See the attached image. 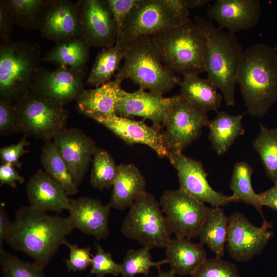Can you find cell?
<instances>
[{
	"label": "cell",
	"mask_w": 277,
	"mask_h": 277,
	"mask_svg": "<svg viewBox=\"0 0 277 277\" xmlns=\"http://www.w3.org/2000/svg\"><path fill=\"white\" fill-rule=\"evenodd\" d=\"M165 248L170 270L181 276L191 275L207 258L203 245L188 238L175 236Z\"/></svg>",
	"instance_id": "cell-23"
},
{
	"label": "cell",
	"mask_w": 277,
	"mask_h": 277,
	"mask_svg": "<svg viewBox=\"0 0 277 277\" xmlns=\"http://www.w3.org/2000/svg\"><path fill=\"white\" fill-rule=\"evenodd\" d=\"M168 159L177 171L179 189L199 201L209 203L212 207H222L231 202H236L232 195H225L212 188L201 162L188 157L183 152H170Z\"/></svg>",
	"instance_id": "cell-13"
},
{
	"label": "cell",
	"mask_w": 277,
	"mask_h": 277,
	"mask_svg": "<svg viewBox=\"0 0 277 277\" xmlns=\"http://www.w3.org/2000/svg\"><path fill=\"white\" fill-rule=\"evenodd\" d=\"M159 274L156 277H175V274L171 270L162 271L160 268H157Z\"/></svg>",
	"instance_id": "cell-49"
},
{
	"label": "cell",
	"mask_w": 277,
	"mask_h": 277,
	"mask_svg": "<svg viewBox=\"0 0 277 277\" xmlns=\"http://www.w3.org/2000/svg\"><path fill=\"white\" fill-rule=\"evenodd\" d=\"M153 41L166 67L183 76L206 72V39L195 22L153 35Z\"/></svg>",
	"instance_id": "cell-5"
},
{
	"label": "cell",
	"mask_w": 277,
	"mask_h": 277,
	"mask_svg": "<svg viewBox=\"0 0 277 277\" xmlns=\"http://www.w3.org/2000/svg\"><path fill=\"white\" fill-rule=\"evenodd\" d=\"M160 204L175 236L190 239L199 236L212 208L179 188L164 191Z\"/></svg>",
	"instance_id": "cell-10"
},
{
	"label": "cell",
	"mask_w": 277,
	"mask_h": 277,
	"mask_svg": "<svg viewBox=\"0 0 277 277\" xmlns=\"http://www.w3.org/2000/svg\"><path fill=\"white\" fill-rule=\"evenodd\" d=\"M209 121L207 113L189 103L180 94L162 125L163 138L169 152H183L200 136L202 129L207 127Z\"/></svg>",
	"instance_id": "cell-11"
},
{
	"label": "cell",
	"mask_w": 277,
	"mask_h": 277,
	"mask_svg": "<svg viewBox=\"0 0 277 277\" xmlns=\"http://www.w3.org/2000/svg\"><path fill=\"white\" fill-rule=\"evenodd\" d=\"M26 190L29 206L42 212L68 210L70 198L63 188L42 169L28 180Z\"/></svg>",
	"instance_id": "cell-22"
},
{
	"label": "cell",
	"mask_w": 277,
	"mask_h": 277,
	"mask_svg": "<svg viewBox=\"0 0 277 277\" xmlns=\"http://www.w3.org/2000/svg\"><path fill=\"white\" fill-rule=\"evenodd\" d=\"M63 244L70 250L69 258L65 260L69 271H85L91 266L93 255L90 253L89 247L80 248L77 245L70 243L66 239L63 241Z\"/></svg>",
	"instance_id": "cell-40"
},
{
	"label": "cell",
	"mask_w": 277,
	"mask_h": 277,
	"mask_svg": "<svg viewBox=\"0 0 277 277\" xmlns=\"http://www.w3.org/2000/svg\"><path fill=\"white\" fill-rule=\"evenodd\" d=\"M146 180L138 168L133 164H121L112 186L109 204L111 207L125 210L146 191Z\"/></svg>",
	"instance_id": "cell-24"
},
{
	"label": "cell",
	"mask_w": 277,
	"mask_h": 277,
	"mask_svg": "<svg viewBox=\"0 0 277 277\" xmlns=\"http://www.w3.org/2000/svg\"><path fill=\"white\" fill-rule=\"evenodd\" d=\"M150 250L148 247L143 246L137 250L128 251L122 264V277H134L138 274L146 276L151 268L156 267L159 268L161 265L168 264L167 259L157 262L152 261Z\"/></svg>",
	"instance_id": "cell-36"
},
{
	"label": "cell",
	"mask_w": 277,
	"mask_h": 277,
	"mask_svg": "<svg viewBox=\"0 0 277 277\" xmlns=\"http://www.w3.org/2000/svg\"><path fill=\"white\" fill-rule=\"evenodd\" d=\"M245 113L235 115L227 112H217L215 117L210 120L208 139L217 155L226 153L235 140L245 133L242 118Z\"/></svg>",
	"instance_id": "cell-26"
},
{
	"label": "cell",
	"mask_w": 277,
	"mask_h": 277,
	"mask_svg": "<svg viewBox=\"0 0 277 277\" xmlns=\"http://www.w3.org/2000/svg\"><path fill=\"white\" fill-rule=\"evenodd\" d=\"M12 222L10 221L5 209L3 203L0 205V250L3 249L7 234L10 229Z\"/></svg>",
	"instance_id": "cell-47"
},
{
	"label": "cell",
	"mask_w": 277,
	"mask_h": 277,
	"mask_svg": "<svg viewBox=\"0 0 277 277\" xmlns=\"http://www.w3.org/2000/svg\"><path fill=\"white\" fill-rule=\"evenodd\" d=\"M14 104L24 135L45 142L66 127L69 112L64 106L33 88Z\"/></svg>",
	"instance_id": "cell-8"
},
{
	"label": "cell",
	"mask_w": 277,
	"mask_h": 277,
	"mask_svg": "<svg viewBox=\"0 0 277 277\" xmlns=\"http://www.w3.org/2000/svg\"><path fill=\"white\" fill-rule=\"evenodd\" d=\"M0 266L3 277H47L44 269L33 262H25L4 249L0 250Z\"/></svg>",
	"instance_id": "cell-37"
},
{
	"label": "cell",
	"mask_w": 277,
	"mask_h": 277,
	"mask_svg": "<svg viewBox=\"0 0 277 277\" xmlns=\"http://www.w3.org/2000/svg\"><path fill=\"white\" fill-rule=\"evenodd\" d=\"M259 194L263 206L277 211V184Z\"/></svg>",
	"instance_id": "cell-46"
},
{
	"label": "cell",
	"mask_w": 277,
	"mask_h": 277,
	"mask_svg": "<svg viewBox=\"0 0 277 277\" xmlns=\"http://www.w3.org/2000/svg\"><path fill=\"white\" fill-rule=\"evenodd\" d=\"M89 47L82 36L56 43L42 61L57 64L74 71L85 70Z\"/></svg>",
	"instance_id": "cell-28"
},
{
	"label": "cell",
	"mask_w": 277,
	"mask_h": 277,
	"mask_svg": "<svg viewBox=\"0 0 277 277\" xmlns=\"http://www.w3.org/2000/svg\"><path fill=\"white\" fill-rule=\"evenodd\" d=\"M107 1L115 23L117 42L122 34L125 21L138 0Z\"/></svg>",
	"instance_id": "cell-43"
},
{
	"label": "cell",
	"mask_w": 277,
	"mask_h": 277,
	"mask_svg": "<svg viewBox=\"0 0 277 277\" xmlns=\"http://www.w3.org/2000/svg\"><path fill=\"white\" fill-rule=\"evenodd\" d=\"M90 183L102 191L112 187L118 172L117 165L106 150L97 147L91 161Z\"/></svg>",
	"instance_id": "cell-34"
},
{
	"label": "cell",
	"mask_w": 277,
	"mask_h": 277,
	"mask_svg": "<svg viewBox=\"0 0 277 277\" xmlns=\"http://www.w3.org/2000/svg\"><path fill=\"white\" fill-rule=\"evenodd\" d=\"M37 29L43 37L56 43L82 36L77 2L46 1Z\"/></svg>",
	"instance_id": "cell-14"
},
{
	"label": "cell",
	"mask_w": 277,
	"mask_h": 277,
	"mask_svg": "<svg viewBox=\"0 0 277 277\" xmlns=\"http://www.w3.org/2000/svg\"><path fill=\"white\" fill-rule=\"evenodd\" d=\"M179 85L181 95L206 113L217 111L222 105L223 96L207 79L200 77L199 74L183 76Z\"/></svg>",
	"instance_id": "cell-27"
},
{
	"label": "cell",
	"mask_w": 277,
	"mask_h": 277,
	"mask_svg": "<svg viewBox=\"0 0 277 277\" xmlns=\"http://www.w3.org/2000/svg\"><path fill=\"white\" fill-rule=\"evenodd\" d=\"M27 137L24 135L16 144L4 146L0 149L2 164H9L14 167H21L22 163L19 161V159L25 153L28 152L25 147L30 144Z\"/></svg>",
	"instance_id": "cell-42"
},
{
	"label": "cell",
	"mask_w": 277,
	"mask_h": 277,
	"mask_svg": "<svg viewBox=\"0 0 277 277\" xmlns=\"http://www.w3.org/2000/svg\"><path fill=\"white\" fill-rule=\"evenodd\" d=\"M15 24L13 18L4 0L0 1V39L1 43L11 41L13 27Z\"/></svg>",
	"instance_id": "cell-44"
},
{
	"label": "cell",
	"mask_w": 277,
	"mask_h": 277,
	"mask_svg": "<svg viewBox=\"0 0 277 277\" xmlns=\"http://www.w3.org/2000/svg\"><path fill=\"white\" fill-rule=\"evenodd\" d=\"M127 48L126 42L115 43L112 46L102 48L95 59L87 84L97 87L110 81L120 69Z\"/></svg>",
	"instance_id": "cell-29"
},
{
	"label": "cell",
	"mask_w": 277,
	"mask_h": 277,
	"mask_svg": "<svg viewBox=\"0 0 277 277\" xmlns=\"http://www.w3.org/2000/svg\"><path fill=\"white\" fill-rule=\"evenodd\" d=\"M121 83L114 79L94 89H84L75 100L77 110L87 117L116 114L115 107L123 90Z\"/></svg>",
	"instance_id": "cell-25"
},
{
	"label": "cell",
	"mask_w": 277,
	"mask_h": 277,
	"mask_svg": "<svg viewBox=\"0 0 277 277\" xmlns=\"http://www.w3.org/2000/svg\"><path fill=\"white\" fill-rule=\"evenodd\" d=\"M18 132V118L14 104L0 100V134L6 136Z\"/></svg>",
	"instance_id": "cell-41"
},
{
	"label": "cell",
	"mask_w": 277,
	"mask_h": 277,
	"mask_svg": "<svg viewBox=\"0 0 277 277\" xmlns=\"http://www.w3.org/2000/svg\"><path fill=\"white\" fill-rule=\"evenodd\" d=\"M194 22L206 41V79L221 91L227 106H234L242 46L234 34L223 31L209 19L195 15Z\"/></svg>",
	"instance_id": "cell-3"
},
{
	"label": "cell",
	"mask_w": 277,
	"mask_h": 277,
	"mask_svg": "<svg viewBox=\"0 0 277 277\" xmlns=\"http://www.w3.org/2000/svg\"><path fill=\"white\" fill-rule=\"evenodd\" d=\"M261 13L259 0H216L206 11L209 20L232 34L254 27Z\"/></svg>",
	"instance_id": "cell-19"
},
{
	"label": "cell",
	"mask_w": 277,
	"mask_h": 277,
	"mask_svg": "<svg viewBox=\"0 0 277 277\" xmlns=\"http://www.w3.org/2000/svg\"><path fill=\"white\" fill-rule=\"evenodd\" d=\"M41 161L44 171L63 188L68 195L77 193L78 187L53 140L45 141L42 148Z\"/></svg>",
	"instance_id": "cell-31"
},
{
	"label": "cell",
	"mask_w": 277,
	"mask_h": 277,
	"mask_svg": "<svg viewBox=\"0 0 277 277\" xmlns=\"http://www.w3.org/2000/svg\"><path fill=\"white\" fill-rule=\"evenodd\" d=\"M253 172L252 168L248 163H236L233 167L229 188L236 202H242L254 207L261 214L263 222H266L262 211L263 206L260 196L254 191L252 186Z\"/></svg>",
	"instance_id": "cell-32"
},
{
	"label": "cell",
	"mask_w": 277,
	"mask_h": 277,
	"mask_svg": "<svg viewBox=\"0 0 277 277\" xmlns=\"http://www.w3.org/2000/svg\"><path fill=\"white\" fill-rule=\"evenodd\" d=\"M272 224L263 222L261 227L252 224L242 213L228 216L226 248L231 258L237 262H248L260 254L274 233L269 229Z\"/></svg>",
	"instance_id": "cell-12"
},
{
	"label": "cell",
	"mask_w": 277,
	"mask_h": 277,
	"mask_svg": "<svg viewBox=\"0 0 277 277\" xmlns=\"http://www.w3.org/2000/svg\"><path fill=\"white\" fill-rule=\"evenodd\" d=\"M191 277H241L236 265L215 256L207 258Z\"/></svg>",
	"instance_id": "cell-38"
},
{
	"label": "cell",
	"mask_w": 277,
	"mask_h": 277,
	"mask_svg": "<svg viewBox=\"0 0 277 277\" xmlns=\"http://www.w3.org/2000/svg\"><path fill=\"white\" fill-rule=\"evenodd\" d=\"M15 24L27 29L38 28L45 0H4Z\"/></svg>",
	"instance_id": "cell-35"
},
{
	"label": "cell",
	"mask_w": 277,
	"mask_h": 277,
	"mask_svg": "<svg viewBox=\"0 0 277 277\" xmlns=\"http://www.w3.org/2000/svg\"><path fill=\"white\" fill-rule=\"evenodd\" d=\"M41 61L36 43H1L0 100L14 103L28 93L41 68Z\"/></svg>",
	"instance_id": "cell-6"
},
{
	"label": "cell",
	"mask_w": 277,
	"mask_h": 277,
	"mask_svg": "<svg viewBox=\"0 0 277 277\" xmlns=\"http://www.w3.org/2000/svg\"><path fill=\"white\" fill-rule=\"evenodd\" d=\"M85 71H76L62 66L53 71L41 68L32 88L64 106L75 101L85 89Z\"/></svg>",
	"instance_id": "cell-20"
},
{
	"label": "cell",
	"mask_w": 277,
	"mask_h": 277,
	"mask_svg": "<svg viewBox=\"0 0 277 277\" xmlns=\"http://www.w3.org/2000/svg\"><path fill=\"white\" fill-rule=\"evenodd\" d=\"M53 141L78 187L97 148L95 141L80 129L66 127L57 133Z\"/></svg>",
	"instance_id": "cell-16"
},
{
	"label": "cell",
	"mask_w": 277,
	"mask_h": 277,
	"mask_svg": "<svg viewBox=\"0 0 277 277\" xmlns=\"http://www.w3.org/2000/svg\"><path fill=\"white\" fill-rule=\"evenodd\" d=\"M95 246L96 252L92 258L89 276L95 275L96 277H104L107 274H111L116 276L121 274L122 264L114 262L112 254L109 252H105L100 245L95 244Z\"/></svg>",
	"instance_id": "cell-39"
},
{
	"label": "cell",
	"mask_w": 277,
	"mask_h": 277,
	"mask_svg": "<svg viewBox=\"0 0 277 277\" xmlns=\"http://www.w3.org/2000/svg\"><path fill=\"white\" fill-rule=\"evenodd\" d=\"M102 124L128 145L141 144L151 148L160 157L168 159L167 149L160 129L149 126L143 121L111 115L92 114L88 116Z\"/></svg>",
	"instance_id": "cell-17"
},
{
	"label": "cell",
	"mask_w": 277,
	"mask_h": 277,
	"mask_svg": "<svg viewBox=\"0 0 277 277\" xmlns=\"http://www.w3.org/2000/svg\"><path fill=\"white\" fill-rule=\"evenodd\" d=\"M180 94L171 97L138 89L129 92L123 89L115 107L117 115L126 117H142L150 120L153 126L161 129L165 118Z\"/></svg>",
	"instance_id": "cell-18"
},
{
	"label": "cell",
	"mask_w": 277,
	"mask_h": 277,
	"mask_svg": "<svg viewBox=\"0 0 277 277\" xmlns=\"http://www.w3.org/2000/svg\"><path fill=\"white\" fill-rule=\"evenodd\" d=\"M111 206L103 204L89 196L70 199L67 211L74 228L97 240L106 239L110 233L109 216Z\"/></svg>",
	"instance_id": "cell-21"
},
{
	"label": "cell",
	"mask_w": 277,
	"mask_h": 277,
	"mask_svg": "<svg viewBox=\"0 0 277 277\" xmlns=\"http://www.w3.org/2000/svg\"><path fill=\"white\" fill-rule=\"evenodd\" d=\"M126 43L124 64L115 74L114 80L122 82L128 78L140 89L162 95L179 85L181 80L164 65L152 36H141Z\"/></svg>",
	"instance_id": "cell-4"
},
{
	"label": "cell",
	"mask_w": 277,
	"mask_h": 277,
	"mask_svg": "<svg viewBox=\"0 0 277 277\" xmlns=\"http://www.w3.org/2000/svg\"><path fill=\"white\" fill-rule=\"evenodd\" d=\"M247 112L261 117L277 103V50L259 43L243 50L236 77Z\"/></svg>",
	"instance_id": "cell-2"
},
{
	"label": "cell",
	"mask_w": 277,
	"mask_h": 277,
	"mask_svg": "<svg viewBox=\"0 0 277 277\" xmlns=\"http://www.w3.org/2000/svg\"><path fill=\"white\" fill-rule=\"evenodd\" d=\"M209 0H184L188 9L201 7L209 3Z\"/></svg>",
	"instance_id": "cell-48"
},
{
	"label": "cell",
	"mask_w": 277,
	"mask_h": 277,
	"mask_svg": "<svg viewBox=\"0 0 277 277\" xmlns=\"http://www.w3.org/2000/svg\"><path fill=\"white\" fill-rule=\"evenodd\" d=\"M121 230L126 238L150 249L165 248L173 233L160 202L146 191L130 207Z\"/></svg>",
	"instance_id": "cell-7"
},
{
	"label": "cell",
	"mask_w": 277,
	"mask_h": 277,
	"mask_svg": "<svg viewBox=\"0 0 277 277\" xmlns=\"http://www.w3.org/2000/svg\"><path fill=\"white\" fill-rule=\"evenodd\" d=\"M80 14L82 37L90 46L102 48L114 45L117 30L107 0L77 1Z\"/></svg>",
	"instance_id": "cell-15"
},
{
	"label": "cell",
	"mask_w": 277,
	"mask_h": 277,
	"mask_svg": "<svg viewBox=\"0 0 277 277\" xmlns=\"http://www.w3.org/2000/svg\"><path fill=\"white\" fill-rule=\"evenodd\" d=\"M74 229L69 217L50 215L24 206L16 211L5 242L44 269Z\"/></svg>",
	"instance_id": "cell-1"
},
{
	"label": "cell",
	"mask_w": 277,
	"mask_h": 277,
	"mask_svg": "<svg viewBox=\"0 0 277 277\" xmlns=\"http://www.w3.org/2000/svg\"><path fill=\"white\" fill-rule=\"evenodd\" d=\"M189 20L175 11L167 0H138L127 15L116 43H123L143 36H152Z\"/></svg>",
	"instance_id": "cell-9"
},
{
	"label": "cell",
	"mask_w": 277,
	"mask_h": 277,
	"mask_svg": "<svg viewBox=\"0 0 277 277\" xmlns=\"http://www.w3.org/2000/svg\"><path fill=\"white\" fill-rule=\"evenodd\" d=\"M16 182L23 184L24 177L16 170L15 167L7 164H2L0 166V185H8L12 188L16 187Z\"/></svg>",
	"instance_id": "cell-45"
},
{
	"label": "cell",
	"mask_w": 277,
	"mask_h": 277,
	"mask_svg": "<svg viewBox=\"0 0 277 277\" xmlns=\"http://www.w3.org/2000/svg\"><path fill=\"white\" fill-rule=\"evenodd\" d=\"M252 145L261 158L266 175L274 184H277V128L260 124Z\"/></svg>",
	"instance_id": "cell-33"
},
{
	"label": "cell",
	"mask_w": 277,
	"mask_h": 277,
	"mask_svg": "<svg viewBox=\"0 0 277 277\" xmlns=\"http://www.w3.org/2000/svg\"><path fill=\"white\" fill-rule=\"evenodd\" d=\"M228 234V217L221 207H212L199 233L200 243L222 258L225 252Z\"/></svg>",
	"instance_id": "cell-30"
}]
</instances>
